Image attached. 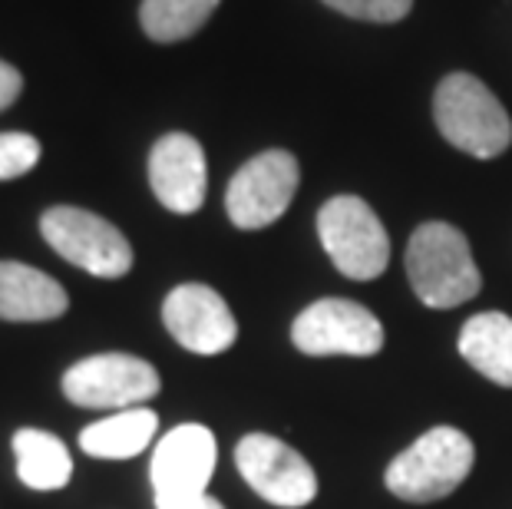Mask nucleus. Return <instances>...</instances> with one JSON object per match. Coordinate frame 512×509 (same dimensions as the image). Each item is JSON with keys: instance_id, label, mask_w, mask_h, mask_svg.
Returning a JSON list of instances; mask_svg holds the SVG:
<instances>
[{"instance_id": "7", "label": "nucleus", "mask_w": 512, "mask_h": 509, "mask_svg": "<svg viewBox=\"0 0 512 509\" xmlns=\"http://www.w3.org/2000/svg\"><path fill=\"white\" fill-rule=\"evenodd\" d=\"M301 169L288 149H268L248 159L235 172L225 192V212L235 229L255 232L268 229L288 212V205L298 192Z\"/></svg>"}, {"instance_id": "13", "label": "nucleus", "mask_w": 512, "mask_h": 509, "mask_svg": "<svg viewBox=\"0 0 512 509\" xmlns=\"http://www.w3.org/2000/svg\"><path fill=\"white\" fill-rule=\"evenodd\" d=\"M67 308V288L57 278L24 262H0V321H53L63 318Z\"/></svg>"}, {"instance_id": "10", "label": "nucleus", "mask_w": 512, "mask_h": 509, "mask_svg": "<svg viewBox=\"0 0 512 509\" xmlns=\"http://www.w3.org/2000/svg\"><path fill=\"white\" fill-rule=\"evenodd\" d=\"M162 324L185 351L202 357L225 354L238 338V321L228 301L199 281L169 291L162 301Z\"/></svg>"}, {"instance_id": "12", "label": "nucleus", "mask_w": 512, "mask_h": 509, "mask_svg": "<svg viewBox=\"0 0 512 509\" xmlns=\"http://www.w3.org/2000/svg\"><path fill=\"white\" fill-rule=\"evenodd\" d=\"M149 186L159 205L176 215H192L202 209L209 189L205 149L189 133H166L156 139L149 153Z\"/></svg>"}, {"instance_id": "21", "label": "nucleus", "mask_w": 512, "mask_h": 509, "mask_svg": "<svg viewBox=\"0 0 512 509\" xmlns=\"http://www.w3.org/2000/svg\"><path fill=\"white\" fill-rule=\"evenodd\" d=\"M156 509H225L209 493H189V496H156Z\"/></svg>"}, {"instance_id": "18", "label": "nucleus", "mask_w": 512, "mask_h": 509, "mask_svg": "<svg viewBox=\"0 0 512 509\" xmlns=\"http://www.w3.org/2000/svg\"><path fill=\"white\" fill-rule=\"evenodd\" d=\"M40 162V139L30 133H0V182L27 176Z\"/></svg>"}, {"instance_id": "1", "label": "nucleus", "mask_w": 512, "mask_h": 509, "mask_svg": "<svg viewBox=\"0 0 512 509\" xmlns=\"http://www.w3.org/2000/svg\"><path fill=\"white\" fill-rule=\"evenodd\" d=\"M407 278L427 308H460L483 285L470 242L450 222H423L410 235Z\"/></svg>"}, {"instance_id": "16", "label": "nucleus", "mask_w": 512, "mask_h": 509, "mask_svg": "<svg viewBox=\"0 0 512 509\" xmlns=\"http://www.w3.org/2000/svg\"><path fill=\"white\" fill-rule=\"evenodd\" d=\"M14 460H17V476L20 483L30 490L53 493L63 490L73 476V457L57 433L24 427L14 433Z\"/></svg>"}, {"instance_id": "19", "label": "nucleus", "mask_w": 512, "mask_h": 509, "mask_svg": "<svg viewBox=\"0 0 512 509\" xmlns=\"http://www.w3.org/2000/svg\"><path fill=\"white\" fill-rule=\"evenodd\" d=\"M337 14L370 20V24H397L413 10V0H324Z\"/></svg>"}, {"instance_id": "20", "label": "nucleus", "mask_w": 512, "mask_h": 509, "mask_svg": "<svg viewBox=\"0 0 512 509\" xmlns=\"http://www.w3.org/2000/svg\"><path fill=\"white\" fill-rule=\"evenodd\" d=\"M20 93H24V77H20V70L10 67L7 60H0V113L10 110Z\"/></svg>"}, {"instance_id": "11", "label": "nucleus", "mask_w": 512, "mask_h": 509, "mask_svg": "<svg viewBox=\"0 0 512 509\" xmlns=\"http://www.w3.org/2000/svg\"><path fill=\"white\" fill-rule=\"evenodd\" d=\"M219 460L215 433L202 424H179L159 437L152 450L149 480L156 496H189L209 493V480Z\"/></svg>"}, {"instance_id": "15", "label": "nucleus", "mask_w": 512, "mask_h": 509, "mask_svg": "<svg viewBox=\"0 0 512 509\" xmlns=\"http://www.w3.org/2000/svg\"><path fill=\"white\" fill-rule=\"evenodd\" d=\"M456 348L473 367L499 387H512V318L503 311L473 314L463 324Z\"/></svg>"}, {"instance_id": "6", "label": "nucleus", "mask_w": 512, "mask_h": 509, "mask_svg": "<svg viewBox=\"0 0 512 509\" xmlns=\"http://www.w3.org/2000/svg\"><path fill=\"white\" fill-rule=\"evenodd\" d=\"M63 397L76 407H110L126 410L133 404H146L159 394V371L136 354L106 351L76 361L63 374Z\"/></svg>"}, {"instance_id": "17", "label": "nucleus", "mask_w": 512, "mask_h": 509, "mask_svg": "<svg viewBox=\"0 0 512 509\" xmlns=\"http://www.w3.org/2000/svg\"><path fill=\"white\" fill-rule=\"evenodd\" d=\"M222 0H143L139 24L146 37L156 43H179L195 37L209 24V17L219 10Z\"/></svg>"}, {"instance_id": "14", "label": "nucleus", "mask_w": 512, "mask_h": 509, "mask_svg": "<svg viewBox=\"0 0 512 509\" xmlns=\"http://www.w3.org/2000/svg\"><path fill=\"white\" fill-rule=\"evenodd\" d=\"M159 430V414L149 407L116 410L106 420L80 430V450L96 460H133L139 457Z\"/></svg>"}, {"instance_id": "5", "label": "nucleus", "mask_w": 512, "mask_h": 509, "mask_svg": "<svg viewBox=\"0 0 512 509\" xmlns=\"http://www.w3.org/2000/svg\"><path fill=\"white\" fill-rule=\"evenodd\" d=\"M318 235L341 275L354 281H374L387 272V229L361 196H334L324 202L318 212Z\"/></svg>"}, {"instance_id": "8", "label": "nucleus", "mask_w": 512, "mask_h": 509, "mask_svg": "<svg viewBox=\"0 0 512 509\" xmlns=\"http://www.w3.org/2000/svg\"><path fill=\"white\" fill-rule=\"evenodd\" d=\"M291 341L311 357H370L384 348V324L357 301L321 298L294 318Z\"/></svg>"}, {"instance_id": "4", "label": "nucleus", "mask_w": 512, "mask_h": 509, "mask_svg": "<svg viewBox=\"0 0 512 509\" xmlns=\"http://www.w3.org/2000/svg\"><path fill=\"white\" fill-rule=\"evenodd\" d=\"M40 235L60 258L96 278H123L133 268L129 238L90 209L53 205L40 215Z\"/></svg>"}, {"instance_id": "3", "label": "nucleus", "mask_w": 512, "mask_h": 509, "mask_svg": "<svg viewBox=\"0 0 512 509\" xmlns=\"http://www.w3.org/2000/svg\"><path fill=\"white\" fill-rule=\"evenodd\" d=\"M476 460L473 440L456 427H433L394 457L384 473L387 490L407 503H433L460 490Z\"/></svg>"}, {"instance_id": "9", "label": "nucleus", "mask_w": 512, "mask_h": 509, "mask_svg": "<svg viewBox=\"0 0 512 509\" xmlns=\"http://www.w3.org/2000/svg\"><path fill=\"white\" fill-rule=\"evenodd\" d=\"M238 473L271 506L301 509L318 496V473L298 450L271 433H248L235 447Z\"/></svg>"}, {"instance_id": "2", "label": "nucleus", "mask_w": 512, "mask_h": 509, "mask_svg": "<svg viewBox=\"0 0 512 509\" xmlns=\"http://www.w3.org/2000/svg\"><path fill=\"white\" fill-rule=\"evenodd\" d=\"M433 119L450 146L473 159H496L512 143V119L483 80L450 73L433 96Z\"/></svg>"}]
</instances>
